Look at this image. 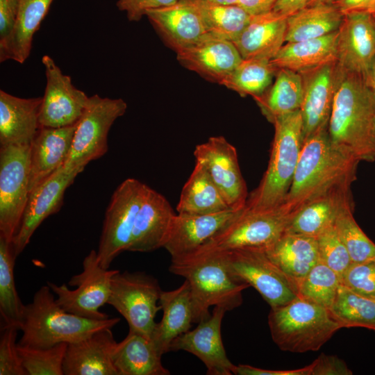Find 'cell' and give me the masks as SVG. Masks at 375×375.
I'll use <instances>...</instances> for the list:
<instances>
[{
	"mask_svg": "<svg viewBox=\"0 0 375 375\" xmlns=\"http://www.w3.org/2000/svg\"><path fill=\"white\" fill-rule=\"evenodd\" d=\"M375 99L362 75L336 62L334 96L328 125L332 145L358 161L375 160Z\"/></svg>",
	"mask_w": 375,
	"mask_h": 375,
	"instance_id": "6da1fadb",
	"label": "cell"
},
{
	"mask_svg": "<svg viewBox=\"0 0 375 375\" xmlns=\"http://www.w3.org/2000/svg\"><path fill=\"white\" fill-rule=\"evenodd\" d=\"M360 161L331 143L328 129L307 138L288 194L280 208L291 217L310 200L344 185H351Z\"/></svg>",
	"mask_w": 375,
	"mask_h": 375,
	"instance_id": "7a4b0ae2",
	"label": "cell"
},
{
	"mask_svg": "<svg viewBox=\"0 0 375 375\" xmlns=\"http://www.w3.org/2000/svg\"><path fill=\"white\" fill-rule=\"evenodd\" d=\"M169 271L189 283L194 323L208 319L211 306L227 311L242 303V292L250 287L235 279L218 252H194L171 258Z\"/></svg>",
	"mask_w": 375,
	"mask_h": 375,
	"instance_id": "3957f363",
	"label": "cell"
},
{
	"mask_svg": "<svg viewBox=\"0 0 375 375\" xmlns=\"http://www.w3.org/2000/svg\"><path fill=\"white\" fill-rule=\"evenodd\" d=\"M53 294L48 285H43L33 301L25 305L18 345L48 348L62 342H76L100 329L112 328L120 321L110 317L90 319L68 312L57 303Z\"/></svg>",
	"mask_w": 375,
	"mask_h": 375,
	"instance_id": "277c9868",
	"label": "cell"
},
{
	"mask_svg": "<svg viewBox=\"0 0 375 375\" xmlns=\"http://www.w3.org/2000/svg\"><path fill=\"white\" fill-rule=\"evenodd\" d=\"M267 168L258 186L248 196L245 208L267 211L280 208L291 186L303 145L300 109L276 117Z\"/></svg>",
	"mask_w": 375,
	"mask_h": 375,
	"instance_id": "5b68a950",
	"label": "cell"
},
{
	"mask_svg": "<svg viewBox=\"0 0 375 375\" xmlns=\"http://www.w3.org/2000/svg\"><path fill=\"white\" fill-rule=\"evenodd\" d=\"M268 324L274 343L282 351L294 353L317 351L342 328L329 309L299 296L271 308Z\"/></svg>",
	"mask_w": 375,
	"mask_h": 375,
	"instance_id": "8992f818",
	"label": "cell"
},
{
	"mask_svg": "<svg viewBox=\"0 0 375 375\" xmlns=\"http://www.w3.org/2000/svg\"><path fill=\"white\" fill-rule=\"evenodd\" d=\"M218 253L233 277L254 288L271 308L284 306L299 296L297 285L265 251L246 248Z\"/></svg>",
	"mask_w": 375,
	"mask_h": 375,
	"instance_id": "52a82bcc",
	"label": "cell"
},
{
	"mask_svg": "<svg viewBox=\"0 0 375 375\" xmlns=\"http://www.w3.org/2000/svg\"><path fill=\"white\" fill-rule=\"evenodd\" d=\"M127 104L121 98L90 97L88 104L76 123L72 147L64 167L83 172L92 160L108 149V135L115 121L124 115Z\"/></svg>",
	"mask_w": 375,
	"mask_h": 375,
	"instance_id": "ba28073f",
	"label": "cell"
},
{
	"mask_svg": "<svg viewBox=\"0 0 375 375\" xmlns=\"http://www.w3.org/2000/svg\"><path fill=\"white\" fill-rule=\"evenodd\" d=\"M162 290L156 278L142 272L115 273L111 280L108 304L126 320L129 330L151 339L161 310L158 305Z\"/></svg>",
	"mask_w": 375,
	"mask_h": 375,
	"instance_id": "9c48e42d",
	"label": "cell"
},
{
	"mask_svg": "<svg viewBox=\"0 0 375 375\" xmlns=\"http://www.w3.org/2000/svg\"><path fill=\"white\" fill-rule=\"evenodd\" d=\"M119 270L103 268L99 262L97 251L91 250L83 261L82 272L73 276L69 281V289L65 283L58 285L51 282L47 285L57 296V303L68 312L94 320L109 318L99 310L108 303L110 293L111 280Z\"/></svg>",
	"mask_w": 375,
	"mask_h": 375,
	"instance_id": "30bf717a",
	"label": "cell"
},
{
	"mask_svg": "<svg viewBox=\"0 0 375 375\" xmlns=\"http://www.w3.org/2000/svg\"><path fill=\"white\" fill-rule=\"evenodd\" d=\"M290 219L280 208L256 212L244 206L233 221L194 252L246 248L266 251L285 233Z\"/></svg>",
	"mask_w": 375,
	"mask_h": 375,
	"instance_id": "8fae6325",
	"label": "cell"
},
{
	"mask_svg": "<svg viewBox=\"0 0 375 375\" xmlns=\"http://www.w3.org/2000/svg\"><path fill=\"white\" fill-rule=\"evenodd\" d=\"M149 187L135 178L124 181L113 192L105 213L97 251L100 265L110 264L130 243L135 219Z\"/></svg>",
	"mask_w": 375,
	"mask_h": 375,
	"instance_id": "7c38bea8",
	"label": "cell"
},
{
	"mask_svg": "<svg viewBox=\"0 0 375 375\" xmlns=\"http://www.w3.org/2000/svg\"><path fill=\"white\" fill-rule=\"evenodd\" d=\"M30 144L0 147V236L12 242L29 196Z\"/></svg>",
	"mask_w": 375,
	"mask_h": 375,
	"instance_id": "4fadbf2b",
	"label": "cell"
},
{
	"mask_svg": "<svg viewBox=\"0 0 375 375\" xmlns=\"http://www.w3.org/2000/svg\"><path fill=\"white\" fill-rule=\"evenodd\" d=\"M46 86L40 110V127L60 128L76 124L90 97L76 88L69 76L64 74L52 58L44 55Z\"/></svg>",
	"mask_w": 375,
	"mask_h": 375,
	"instance_id": "5bb4252c",
	"label": "cell"
},
{
	"mask_svg": "<svg viewBox=\"0 0 375 375\" xmlns=\"http://www.w3.org/2000/svg\"><path fill=\"white\" fill-rule=\"evenodd\" d=\"M194 156L196 162L205 169L231 208H243L248 192L235 147L223 136H213L197 144Z\"/></svg>",
	"mask_w": 375,
	"mask_h": 375,
	"instance_id": "9a60e30c",
	"label": "cell"
},
{
	"mask_svg": "<svg viewBox=\"0 0 375 375\" xmlns=\"http://www.w3.org/2000/svg\"><path fill=\"white\" fill-rule=\"evenodd\" d=\"M81 172L62 166L30 192L19 229L12 242L16 257L26 248L42 222L59 211L65 190Z\"/></svg>",
	"mask_w": 375,
	"mask_h": 375,
	"instance_id": "2e32d148",
	"label": "cell"
},
{
	"mask_svg": "<svg viewBox=\"0 0 375 375\" xmlns=\"http://www.w3.org/2000/svg\"><path fill=\"white\" fill-rule=\"evenodd\" d=\"M226 312L222 306H214L208 319L173 340L169 351L181 350L194 355L205 365L207 374H234L236 365L227 357L222 339V322Z\"/></svg>",
	"mask_w": 375,
	"mask_h": 375,
	"instance_id": "e0dca14e",
	"label": "cell"
},
{
	"mask_svg": "<svg viewBox=\"0 0 375 375\" xmlns=\"http://www.w3.org/2000/svg\"><path fill=\"white\" fill-rule=\"evenodd\" d=\"M338 31V65L364 76L375 58V17L365 11L345 14Z\"/></svg>",
	"mask_w": 375,
	"mask_h": 375,
	"instance_id": "ac0fdd59",
	"label": "cell"
},
{
	"mask_svg": "<svg viewBox=\"0 0 375 375\" xmlns=\"http://www.w3.org/2000/svg\"><path fill=\"white\" fill-rule=\"evenodd\" d=\"M336 62L301 72L303 97L300 108L303 142L310 135L328 129L334 96Z\"/></svg>",
	"mask_w": 375,
	"mask_h": 375,
	"instance_id": "d6986e66",
	"label": "cell"
},
{
	"mask_svg": "<svg viewBox=\"0 0 375 375\" xmlns=\"http://www.w3.org/2000/svg\"><path fill=\"white\" fill-rule=\"evenodd\" d=\"M176 53L178 61L184 67L219 84L242 60L232 42L209 34Z\"/></svg>",
	"mask_w": 375,
	"mask_h": 375,
	"instance_id": "ffe728a7",
	"label": "cell"
},
{
	"mask_svg": "<svg viewBox=\"0 0 375 375\" xmlns=\"http://www.w3.org/2000/svg\"><path fill=\"white\" fill-rule=\"evenodd\" d=\"M243 208L206 215L176 214L163 248L171 258L192 253L226 226Z\"/></svg>",
	"mask_w": 375,
	"mask_h": 375,
	"instance_id": "44dd1931",
	"label": "cell"
},
{
	"mask_svg": "<svg viewBox=\"0 0 375 375\" xmlns=\"http://www.w3.org/2000/svg\"><path fill=\"white\" fill-rule=\"evenodd\" d=\"M165 43L175 52L207 35L199 13L190 0L147 11L145 15Z\"/></svg>",
	"mask_w": 375,
	"mask_h": 375,
	"instance_id": "7402d4cb",
	"label": "cell"
},
{
	"mask_svg": "<svg viewBox=\"0 0 375 375\" xmlns=\"http://www.w3.org/2000/svg\"><path fill=\"white\" fill-rule=\"evenodd\" d=\"M76 126L40 128L30 144L29 193L64 165Z\"/></svg>",
	"mask_w": 375,
	"mask_h": 375,
	"instance_id": "603a6c76",
	"label": "cell"
},
{
	"mask_svg": "<svg viewBox=\"0 0 375 375\" xmlns=\"http://www.w3.org/2000/svg\"><path fill=\"white\" fill-rule=\"evenodd\" d=\"M116 344L111 328L100 329L82 340L67 344L64 375H117L112 360Z\"/></svg>",
	"mask_w": 375,
	"mask_h": 375,
	"instance_id": "cb8c5ba5",
	"label": "cell"
},
{
	"mask_svg": "<svg viewBox=\"0 0 375 375\" xmlns=\"http://www.w3.org/2000/svg\"><path fill=\"white\" fill-rule=\"evenodd\" d=\"M175 215L167 199L149 188L138 212L126 251L149 252L163 247Z\"/></svg>",
	"mask_w": 375,
	"mask_h": 375,
	"instance_id": "d4e9b609",
	"label": "cell"
},
{
	"mask_svg": "<svg viewBox=\"0 0 375 375\" xmlns=\"http://www.w3.org/2000/svg\"><path fill=\"white\" fill-rule=\"evenodd\" d=\"M42 97L21 98L0 90V146L31 144L40 127Z\"/></svg>",
	"mask_w": 375,
	"mask_h": 375,
	"instance_id": "484cf974",
	"label": "cell"
},
{
	"mask_svg": "<svg viewBox=\"0 0 375 375\" xmlns=\"http://www.w3.org/2000/svg\"><path fill=\"white\" fill-rule=\"evenodd\" d=\"M287 17L273 10L251 15L248 24L233 42L242 59L271 60L285 42Z\"/></svg>",
	"mask_w": 375,
	"mask_h": 375,
	"instance_id": "4316f807",
	"label": "cell"
},
{
	"mask_svg": "<svg viewBox=\"0 0 375 375\" xmlns=\"http://www.w3.org/2000/svg\"><path fill=\"white\" fill-rule=\"evenodd\" d=\"M353 204L351 185H344L310 200L290 218L285 233L315 238L334 224L340 209Z\"/></svg>",
	"mask_w": 375,
	"mask_h": 375,
	"instance_id": "83f0119b",
	"label": "cell"
},
{
	"mask_svg": "<svg viewBox=\"0 0 375 375\" xmlns=\"http://www.w3.org/2000/svg\"><path fill=\"white\" fill-rule=\"evenodd\" d=\"M159 304L162 308V317L160 322H156L151 340L162 356L169 351L173 340L190 331L194 323L189 283L185 281L175 290H162Z\"/></svg>",
	"mask_w": 375,
	"mask_h": 375,
	"instance_id": "f1b7e54d",
	"label": "cell"
},
{
	"mask_svg": "<svg viewBox=\"0 0 375 375\" xmlns=\"http://www.w3.org/2000/svg\"><path fill=\"white\" fill-rule=\"evenodd\" d=\"M161 357L151 339L131 330L112 353L117 375H169Z\"/></svg>",
	"mask_w": 375,
	"mask_h": 375,
	"instance_id": "f546056e",
	"label": "cell"
},
{
	"mask_svg": "<svg viewBox=\"0 0 375 375\" xmlns=\"http://www.w3.org/2000/svg\"><path fill=\"white\" fill-rule=\"evenodd\" d=\"M265 251L297 286L320 262L316 238L306 235L284 233Z\"/></svg>",
	"mask_w": 375,
	"mask_h": 375,
	"instance_id": "4dcf8cb0",
	"label": "cell"
},
{
	"mask_svg": "<svg viewBox=\"0 0 375 375\" xmlns=\"http://www.w3.org/2000/svg\"><path fill=\"white\" fill-rule=\"evenodd\" d=\"M338 30L318 38L287 42L270 62L276 70L283 68L300 73L335 62Z\"/></svg>",
	"mask_w": 375,
	"mask_h": 375,
	"instance_id": "1f68e13d",
	"label": "cell"
},
{
	"mask_svg": "<svg viewBox=\"0 0 375 375\" xmlns=\"http://www.w3.org/2000/svg\"><path fill=\"white\" fill-rule=\"evenodd\" d=\"M53 0H19V10L13 31L0 44L1 62L12 60L20 64L28 58L34 34L47 15Z\"/></svg>",
	"mask_w": 375,
	"mask_h": 375,
	"instance_id": "d6a6232c",
	"label": "cell"
},
{
	"mask_svg": "<svg viewBox=\"0 0 375 375\" xmlns=\"http://www.w3.org/2000/svg\"><path fill=\"white\" fill-rule=\"evenodd\" d=\"M232 209L205 169L195 164L183 187L176 207L178 214L206 215Z\"/></svg>",
	"mask_w": 375,
	"mask_h": 375,
	"instance_id": "836d02e7",
	"label": "cell"
},
{
	"mask_svg": "<svg viewBox=\"0 0 375 375\" xmlns=\"http://www.w3.org/2000/svg\"><path fill=\"white\" fill-rule=\"evenodd\" d=\"M342 13L332 3L306 6L287 17L286 42L318 38L338 31Z\"/></svg>",
	"mask_w": 375,
	"mask_h": 375,
	"instance_id": "e575fe53",
	"label": "cell"
},
{
	"mask_svg": "<svg viewBox=\"0 0 375 375\" xmlns=\"http://www.w3.org/2000/svg\"><path fill=\"white\" fill-rule=\"evenodd\" d=\"M273 84L260 97L255 98L262 115L273 123L281 115L299 110L303 88L301 75L288 69H279Z\"/></svg>",
	"mask_w": 375,
	"mask_h": 375,
	"instance_id": "d590c367",
	"label": "cell"
},
{
	"mask_svg": "<svg viewBox=\"0 0 375 375\" xmlns=\"http://www.w3.org/2000/svg\"><path fill=\"white\" fill-rule=\"evenodd\" d=\"M197 9L207 34L233 42L251 15L238 5H222L208 0H190Z\"/></svg>",
	"mask_w": 375,
	"mask_h": 375,
	"instance_id": "8d00e7d4",
	"label": "cell"
},
{
	"mask_svg": "<svg viewBox=\"0 0 375 375\" xmlns=\"http://www.w3.org/2000/svg\"><path fill=\"white\" fill-rule=\"evenodd\" d=\"M15 254L12 242L0 236V315L2 328H20L25 305L17 293L14 275Z\"/></svg>",
	"mask_w": 375,
	"mask_h": 375,
	"instance_id": "74e56055",
	"label": "cell"
},
{
	"mask_svg": "<svg viewBox=\"0 0 375 375\" xmlns=\"http://www.w3.org/2000/svg\"><path fill=\"white\" fill-rule=\"evenodd\" d=\"M277 70L270 60L242 59L220 85L242 97L261 96L271 85Z\"/></svg>",
	"mask_w": 375,
	"mask_h": 375,
	"instance_id": "f35d334b",
	"label": "cell"
},
{
	"mask_svg": "<svg viewBox=\"0 0 375 375\" xmlns=\"http://www.w3.org/2000/svg\"><path fill=\"white\" fill-rule=\"evenodd\" d=\"M329 310L342 328L375 331V300L359 295L342 284Z\"/></svg>",
	"mask_w": 375,
	"mask_h": 375,
	"instance_id": "ab89813d",
	"label": "cell"
},
{
	"mask_svg": "<svg viewBox=\"0 0 375 375\" xmlns=\"http://www.w3.org/2000/svg\"><path fill=\"white\" fill-rule=\"evenodd\" d=\"M353 204L344 206L334 222L337 233L345 246L352 262L375 260V244L356 222Z\"/></svg>",
	"mask_w": 375,
	"mask_h": 375,
	"instance_id": "60d3db41",
	"label": "cell"
},
{
	"mask_svg": "<svg viewBox=\"0 0 375 375\" xmlns=\"http://www.w3.org/2000/svg\"><path fill=\"white\" fill-rule=\"evenodd\" d=\"M340 284V276L319 262L299 283V296L330 309Z\"/></svg>",
	"mask_w": 375,
	"mask_h": 375,
	"instance_id": "b9f144b4",
	"label": "cell"
},
{
	"mask_svg": "<svg viewBox=\"0 0 375 375\" xmlns=\"http://www.w3.org/2000/svg\"><path fill=\"white\" fill-rule=\"evenodd\" d=\"M67 343L48 348H34L17 344L22 362L28 375H63V361Z\"/></svg>",
	"mask_w": 375,
	"mask_h": 375,
	"instance_id": "7bdbcfd3",
	"label": "cell"
},
{
	"mask_svg": "<svg viewBox=\"0 0 375 375\" xmlns=\"http://www.w3.org/2000/svg\"><path fill=\"white\" fill-rule=\"evenodd\" d=\"M316 240L320 262L329 267L341 277L352 261L334 224L324 230L316 237Z\"/></svg>",
	"mask_w": 375,
	"mask_h": 375,
	"instance_id": "ee69618b",
	"label": "cell"
},
{
	"mask_svg": "<svg viewBox=\"0 0 375 375\" xmlns=\"http://www.w3.org/2000/svg\"><path fill=\"white\" fill-rule=\"evenodd\" d=\"M340 283L355 293L375 300V260L352 262L341 276Z\"/></svg>",
	"mask_w": 375,
	"mask_h": 375,
	"instance_id": "f6af8a7d",
	"label": "cell"
},
{
	"mask_svg": "<svg viewBox=\"0 0 375 375\" xmlns=\"http://www.w3.org/2000/svg\"><path fill=\"white\" fill-rule=\"evenodd\" d=\"M15 326L1 328L0 338V375H28L20 358Z\"/></svg>",
	"mask_w": 375,
	"mask_h": 375,
	"instance_id": "bcb514c9",
	"label": "cell"
},
{
	"mask_svg": "<svg viewBox=\"0 0 375 375\" xmlns=\"http://www.w3.org/2000/svg\"><path fill=\"white\" fill-rule=\"evenodd\" d=\"M178 0H117L116 6L126 12L130 22H138L146 15L147 10L167 6Z\"/></svg>",
	"mask_w": 375,
	"mask_h": 375,
	"instance_id": "7dc6e473",
	"label": "cell"
},
{
	"mask_svg": "<svg viewBox=\"0 0 375 375\" xmlns=\"http://www.w3.org/2000/svg\"><path fill=\"white\" fill-rule=\"evenodd\" d=\"M310 375H351V370L338 356L322 353L311 364Z\"/></svg>",
	"mask_w": 375,
	"mask_h": 375,
	"instance_id": "c3c4849f",
	"label": "cell"
},
{
	"mask_svg": "<svg viewBox=\"0 0 375 375\" xmlns=\"http://www.w3.org/2000/svg\"><path fill=\"white\" fill-rule=\"evenodd\" d=\"M19 0H0V44L10 36L15 27Z\"/></svg>",
	"mask_w": 375,
	"mask_h": 375,
	"instance_id": "681fc988",
	"label": "cell"
},
{
	"mask_svg": "<svg viewBox=\"0 0 375 375\" xmlns=\"http://www.w3.org/2000/svg\"><path fill=\"white\" fill-rule=\"evenodd\" d=\"M311 365L300 369L288 370L264 369L248 365L235 366L234 374L237 375H310Z\"/></svg>",
	"mask_w": 375,
	"mask_h": 375,
	"instance_id": "f907efd6",
	"label": "cell"
},
{
	"mask_svg": "<svg viewBox=\"0 0 375 375\" xmlns=\"http://www.w3.org/2000/svg\"><path fill=\"white\" fill-rule=\"evenodd\" d=\"M330 3L335 6L343 15L362 11L373 14L375 10V0H332Z\"/></svg>",
	"mask_w": 375,
	"mask_h": 375,
	"instance_id": "816d5d0a",
	"label": "cell"
},
{
	"mask_svg": "<svg viewBox=\"0 0 375 375\" xmlns=\"http://www.w3.org/2000/svg\"><path fill=\"white\" fill-rule=\"evenodd\" d=\"M278 0H238L237 5L250 15H258L273 10Z\"/></svg>",
	"mask_w": 375,
	"mask_h": 375,
	"instance_id": "f5cc1de1",
	"label": "cell"
},
{
	"mask_svg": "<svg viewBox=\"0 0 375 375\" xmlns=\"http://www.w3.org/2000/svg\"><path fill=\"white\" fill-rule=\"evenodd\" d=\"M310 0H278L273 11L288 17L295 12L305 8Z\"/></svg>",
	"mask_w": 375,
	"mask_h": 375,
	"instance_id": "db71d44e",
	"label": "cell"
},
{
	"mask_svg": "<svg viewBox=\"0 0 375 375\" xmlns=\"http://www.w3.org/2000/svg\"><path fill=\"white\" fill-rule=\"evenodd\" d=\"M363 77L375 99V58Z\"/></svg>",
	"mask_w": 375,
	"mask_h": 375,
	"instance_id": "11a10c76",
	"label": "cell"
},
{
	"mask_svg": "<svg viewBox=\"0 0 375 375\" xmlns=\"http://www.w3.org/2000/svg\"><path fill=\"white\" fill-rule=\"evenodd\" d=\"M213 3L222 5H235L238 0H208Z\"/></svg>",
	"mask_w": 375,
	"mask_h": 375,
	"instance_id": "9f6ffc18",
	"label": "cell"
},
{
	"mask_svg": "<svg viewBox=\"0 0 375 375\" xmlns=\"http://www.w3.org/2000/svg\"><path fill=\"white\" fill-rule=\"evenodd\" d=\"M332 0H310L306 6H315L322 3H330Z\"/></svg>",
	"mask_w": 375,
	"mask_h": 375,
	"instance_id": "6f0895ef",
	"label": "cell"
},
{
	"mask_svg": "<svg viewBox=\"0 0 375 375\" xmlns=\"http://www.w3.org/2000/svg\"><path fill=\"white\" fill-rule=\"evenodd\" d=\"M374 143H375V124H374Z\"/></svg>",
	"mask_w": 375,
	"mask_h": 375,
	"instance_id": "680465c9",
	"label": "cell"
},
{
	"mask_svg": "<svg viewBox=\"0 0 375 375\" xmlns=\"http://www.w3.org/2000/svg\"><path fill=\"white\" fill-rule=\"evenodd\" d=\"M373 15H374V16L375 17V10H374V12Z\"/></svg>",
	"mask_w": 375,
	"mask_h": 375,
	"instance_id": "91938a15",
	"label": "cell"
}]
</instances>
